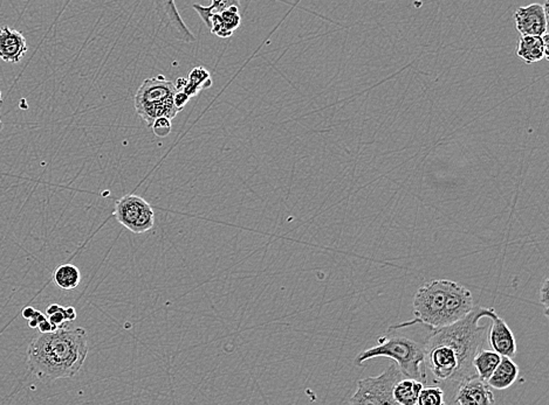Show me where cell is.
I'll list each match as a JSON object with an SVG mask.
<instances>
[{
	"instance_id": "277c9868",
	"label": "cell",
	"mask_w": 549,
	"mask_h": 405,
	"mask_svg": "<svg viewBox=\"0 0 549 405\" xmlns=\"http://www.w3.org/2000/svg\"><path fill=\"white\" fill-rule=\"evenodd\" d=\"M376 357H389L398 365L404 377L427 382V367L424 361V343H417L404 336H386L379 338V345L363 350L355 359V365Z\"/></svg>"
},
{
	"instance_id": "52a82bcc",
	"label": "cell",
	"mask_w": 549,
	"mask_h": 405,
	"mask_svg": "<svg viewBox=\"0 0 549 405\" xmlns=\"http://www.w3.org/2000/svg\"><path fill=\"white\" fill-rule=\"evenodd\" d=\"M114 216L119 223L134 234L149 232L155 225V212L141 196L130 194L116 203Z\"/></svg>"
},
{
	"instance_id": "cb8c5ba5",
	"label": "cell",
	"mask_w": 549,
	"mask_h": 405,
	"mask_svg": "<svg viewBox=\"0 0 549 405\" xmlns=\"http://www.w3.org/2000/svg\"><path fill=\"white\" fill-rule=\"evenodd\" d=\"M548 286H549V280L548 278H545L543 280V283H542L541 288H540V302H541L543 307H545V313L546 318H548V304H549V291H548Z\"/></svg>"
},
{
	"instance_id": "44dd1931",
	"label": "cell",
	"mask_w": 549,
	"mask_h": 405,
	"mask_svg": "<svg viewBox=\"0 0 549 405\" xmlns=\"http://www.w3.org/2000/svg\"><path fill=\"white\" fill-rule=\"evenodd\" d=\"M445 403V393L437 386L422 388L417 399L418 405H444Z\"/></svg>"
},
{
	"instance_id": "7402d4cb",
	"label": "cell",
	"mask_w": 549,
	"mask_h": 405,
	"mask_svg": "<svg viewBox=\"0 0 549 405\" xmlns=\"http://www.w3.org/2000/svg\"><path fill=\"white\" fill-rule=\"evenodd\" d=\"M152 131L157 137H167L171 132V119L167 117L157 118L152 124Z\"/></svg>"
},
{
	"instance_id": "8992f818",
	"label": "cell",
	"mask_w": 549,
	"mask_h": 405,
	"mask_svg": "<svg viewBox=\"0 0 549 405\" xmlns=\"http://www.w3.org/2000/svg\"><path fill=\"white\" fill-rule=\"evenodd\" d=\"M404 376L398 369V365L393 363L379 376L367 377L357 382V390L350 398L349 403L352 404L395 405L393 391L395 384Z\"/></svg>"
},
{
	"instance_id": "4316f807",
	"label": "cell",
	"mask_w": 549,
	"mask_h": 405,
	"mask_svg": "<svg viewBox=\"0 0 549 405\" xmlns=\"http://www.w3.org/2000/svg\"><path fill=\"white\" fill-rule=\"evenodd\" d=\"M38 329H39L40 333H49V331H56V328L53 327V325L51 324V321L47 318L38 325Z\"/></svg>"
},
{
	"instance_id": "f546056e",
	"label": "cell",
	"mask_w": 549,
	"mask_h": 405,
	"mask_svg": "<svg viewBox=\"0 0 549 405\" xmlns=\"http://www.w3.org/2000/svg\"><path fill=\"white\" fill-rule=\"evenodd\" d=\"M60 305L58 304H51V305L46 309V316H51V314L56 313V311H59Z\"/></svg>"
},
{
	"instance_id": "9c48e42d",
	"label": "cell",
	"mask_w": 549,
	"mask_h": 405,
	"mask_svg": "<svg viewBox=\"0 0 549 405\" xmlns=\"http://www.w3.org/2000/svg\"><path fill=\"white\" fill-rule=\"evenodd\" d=\"M454 404L460 405H491L495 403L493 393L486 381L478 376H466L460 381L453 398Z\"/></svg>"
},
{
	"instance_id": "9a60e30c",
	"label": "cell",
	"mask_w": 549,
	"mask_h": 405,
	"mask_svg": "<svg viewBox=\"0 0 549 405\" xmlns=\"http://www.w3.org/2000/svg\"><path fill=\"white\" fill-rule=\"evenodd\" d=\"M160 17L163 20L164 24L167 27L174 28L177 32V37L179 39L186 41V42H193L196 41V37L190 33V31L186 28L183 24V20L179 17V12L174 8V0H157Z\"/></svg>"
},
{
	"instance_id": "4dcf8cb0",
	"label": "cell",
	"mask_w": 549,
	"mask_h": 405,
	"mask_svg": "<svg viewBox=\"0 0 549 405\" xmlns=\"http://www.w3.org/2000/svg\"><path fill=\"white\" fill-rule=\"evenodd\" d=\"M186 83H188V80H186V78H179V80H177V82L174 83V85H176V88H177V90H179V89L186 88Z\"/></svg>"
},
{
	"instance_id": "5bb4252c",
	"label": "cell",
	"mask_w": 549,
	"mask_h": 405,
	"mask_svg": "<svg viewBox=\"0 0 549 405\" xmlns=\"http://www.w3.org/2000/svg\"><path fill=\"white\" fill-rule=\"evenodd\" d=\"M520 369L511 357L501 356L500 362L487 379V384L497 390H504L512 387L518 377Z\"/></svg>"
},
{
	"instance_id": "1f68e13d",
	"label": "cell",
	"mask_w": 549,
	"mask_h": 405,
	"mask_svg": "<svg viewBox=\"0 0 549 405\" xmlns=\"http://www.w3.org/2000/svg\"><path fill=\"white\" fill-rule=\"evenodd\" d=\"M3 128H4V124H3V122H1V118H0V131L3 130Z\"/></svg>"
},
{
	"instance_id": "83f0119b",
	"label": "cell",
	"mask_w": 549,
	"mask_h": 405,
	"mask_svg": "<svg viewBox=\"0 0 549 405\" xmlns=\"http://www.w3.org/2000/svg\"><path fill=\"white\" fill-rule=\"evenodd\" d=\"M63 313H65V317H66V320L68 322H72V321H74L78 317V314H76V311H75L74 307H63Z\"/></svg>"
},
{
	"instance_id": "e0dca14e",
	"label": "cell",
	"mask_w": 549,
	"mask_h": 405,
	"mask_svg": "<svg viewBox=\"0 0 549 405\" xmlns=\"http://www.w3.org/2000/svg\"><path fill=\"white\" fill-rule=\"evenodd\" d=\"M501 360V355L494 352V350H480L475 354V359L472 361V365L475 369V375L479 379L486 381L489 379L494 369L497 368Z\"/></svg>"
},
{
	"instance_id": "ac0fdd59",
	"label": "cell",
	"mask_w": 549,
	"mask_h": 405,
	"mask_svg": "<svg viewBox=\"0 0 549 405\" xmlns=\"http://www.w3.org/2000/svg\"><path fill=\"white\" fill-rule=\"evenodd\" d=\"M53 282L63 290H74L81 283V273L74 264H61L53 273Z\"/></svg>"
},
{
	"instance_id": "d6986e66",
	"label": "cell",
	"mask_w": 549,
	"mask_h": 405,
	"mask_svg": "<svg viewBox=\"0 0 549 405\" xmlns=\"http://www.w3.org/2000/svg\"><path fill=\"white\" fill-rule=\"evenodd\" d=\"M211 85L212 81L208 70L205 69L204 67H197L195 69L191 70L189 78H188V83H186V88L183 89V92L190 97L196 96L202 89L210 88Z\"/></svg>"
},
{
	"instance_id": "8fae6325",
	"label": "cell",
	"mask_w": 549,
	"mask_h": 405,
	"mask_svg": "<svg viewBox=\"0 0 549 405\" xmlns=\"http://www.w3.org/2000/svg\"><path fill=\"white\" fill-rule=\"evenodd\" d=\"M28 44L18 30L3 26L0 28V59L8 63H18L26 55Z\"/></svg>"
},
{
	"instance_id": "3957f363",
	"label": "cell",
	"mask_w": 549,
	"mask_h": 405,
	"mask_svg": "<svg viewBox=\"0 0 549 405\" xmlns=\"http://www.w3.org/2000/svg\"><path fill=\"white\" fill-rule=\"evenodd\" d=\"M471 291L449 279H434L424 284L413 298L415 318L389 329H402L423 325L430 331L445 327L468 316L475 309Z\"/></svg>"
},
{
	"instance_id": "ba28073f",
	"label": "cell",
	"mask_w": 549,
	"mask_h": 405,
	"mask_svg": "<svg viewBox=\"0 0 549 405\" xmlns=\"http://www.w3.org/2000/svg\"><path fill=\"white\" fill-rule=\"evenodd\" d=\"M514 20L521 35H545L548 33V1L521 6L516 10Z\"/></svg>"
},
{
	"instance_id": "5b68a950",
	"label": "cell",
	"mask_w": 549,
	"mask_h": 405,
	"mask_svg": "<svg viewBox=\"0 0 549 405\" xmlns=\"http://www.w3.org/2000/svg\"><path fill=\"white\" fill-rule=\"evenodd\" d=\"M177 88L174 82L167 81L163 76L147 78L135 95V109L148 128H151L157 118L174 119L179 110L174 105Z\"/></svg>"
},
{
	"instance_id": "6da1fadb",
	"label": "cell",
	"mask_w": 549,
	"mask_h": 405,
	"mask_svg": "<svg viewBox=\"0 0 549 405\" xmlns=\"http://www.w3.org/2000/svg\"><path fill=\"white\" fill-rule=\"evenodd\" d=\"M494 309L475 306L460 320L430 331L424 343V361L438 384H459L475 374L472 361L487 338L489 325L479 324L484 318L493 319Z\"/></svg>"
},
{
	"instance_id": "ffe728a7",
	"label": "cell",
	"mask_w": 549,
	"mask_h": 405,
	"mask_svg": "<svg viewBox=\"0 0 549 405\" xmlns=\"http://www.w3.org/2000/svg\"><path fill=\"white\" fill-rule=\"evenodd\" d=\"M230 6H238L239 8V0H212V4L208 8H204L201 5L193 4L192 8L201 15V18L204 20L206 26H210V17L212 13H219V12L227 10Z\"/></svg>"
},
{
	"instance_id": "2e32d148",
	"label": "cell",
	"mask_w": 549,
	"mask_h": 405,
	"mask_svg": "<svg viewBox=\"0 0 549 405\" xmlns=\"http://www.w3.org/2000/svg\"><path fill=\"white\" fill-rule=\"evenodd\" d=\"M424 387L423 382L415 379H401L393 387V396L396 404L417 405V399L420 390Z\"/></svg>"
},
{
	"instance_id": "7c38bea8",
	"label": "cell",
	"mask_w": 549,
	"mask_h": 405,
	"mask_svg": "<svg viewBox=\"0 0 549 405\" xmlns=\"http://www.w3.org/2000/svg\"><path fill=\"white\" fill-rule=\"evenodd\" d=\"M548 33H546L542 37L521 35L516 49V55L527 64L540 62L542 60H548Z\"/></svg>"
},
{
	"instance_id": "30bf717a",
	"label": "cell",
	"mask_w": 549,
	"mask_h": 405,
	"mask_svg": "<svg viewBox=\"0 0 549 405\" xmlns=\"http://www.w3.org/2000/svg\"><path fill=\"white\" fill-rule=\"evenodd\" d=\"M492 325L487 331V339L492 350L497 352L501 356L513 357L516 354V336L507 322L502 318L497 317L491 319Z\"/></svg>"
},
{
	"instance_id": "7a4b0ae2",
	"label": "cell",
	"mask_w": 549,
	"mask_h": 405,
	"mask_svg": "<svg viewBox=\"0 0 549 405\" xmlns=\"http://www.w3.org/2000/svg\"><path fill=\"white\" fill-rule=\"evenodd\" d=\"M88 355L85 328L60 327L35 336L27 348L31 372L44 384L72 379L81 370Z\"/></svg>"
},
{
	"instance_id": "603a6c76",
	"label": "cell",
	"mask_w": 549,
	"mask_h": 405,
	"mask_svg": "<svg viewBox=\"0 0 549 405\" xmlns=\"http://www.w3.org/2000/svg\"><path fill=\"white\" fill-rule=\"evenodd\" d=\"M49 320L53 325V327L58 329L60 327H65V325L67 324L68 321L66 320L65 313H63V307L60 306L59 311H56V313L49 316Z\"/></svg>"
},
{
	"instance_id": "4fadbf2b",
	"label": "cell",
	"mask_w": 549,
	"mask_h": 405,
	"mask_svg": "<svg viewBox=\"0 0 549 405\" xmlns=\"http://www.w3.org/2000/svg\"><path fill=\"white\" fill-rule=\"evenodd\" d=\"M241 18L238 6H230L219 13H212L210 17L208 31L217 37H230L234 31L240 26Z\"/></svg>"
},
{
	"instance_id": "f1b7e54d",
	"label": "cell",
	"mask_w": 549,
	"mask_h": 405,
	"mask_svg": "<svg viewBox=\"0 0 549 405\" xmlns=\"http://www.w3.org/2000/svg\"><path fill=\"white\" fill-rule=\"evenodd\" d=\"M34 312H35V309L33 307H31V306H26L25 309H23V317L28 320L31 318L33 317Z\"/></svg>"
},
{
	"instance_id": "d4e9b609",
	"label": "cell",
	"mask_w": 549,
	"mask_h": 405,
	"mask_svg": "<svg viewBox=\"0 0 549 405\" xmlns=\"http://www.w3.org/2000/svg\"><path fill=\"white\" fill-rule=\"evenodd\" d=\"M190 98H191V97H190L189 95H186V92H177V94L174 95V105L177 107L179 111H182L184 107H186V103L189 102Z\"/></svg>"
},
{
	"instance_id": "484cf974",
	"label": "cell",
	"mask_w": 549,
	"mask_h": 405,
	"mask_svg": "<svg viewBox=\"0 0 549 405\" xmlns=\"http://www.w3.org/2000/svg\"><path fill=\"white\" fill-rule=\"evenodd\" d=\"M45 314L41 313L40 311H37V309H35L33 317L28 319L27 322H28V326H30L31 328H38V325L40 324L41 321L45 320Z\"/></svg>"
}]
</instances>
